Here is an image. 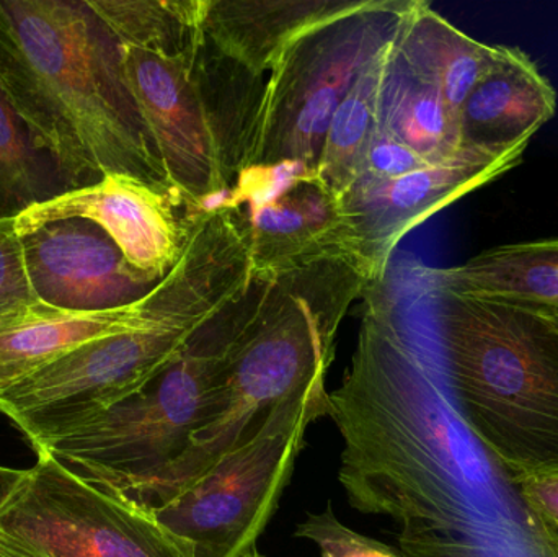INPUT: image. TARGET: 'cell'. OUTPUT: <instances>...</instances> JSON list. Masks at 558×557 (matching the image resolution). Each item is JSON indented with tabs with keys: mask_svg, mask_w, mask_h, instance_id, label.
I'll return each instance as SVG.
<instances>
[{
	"mask_svg": "<svg viewBox=\"0 0 558 557\" xmlns=\"http://www.w3.org/2000/svg\"><path fill=\"white\" fill-rule=\"evenodd\" d=\"M383 283L364 293L350 368L328 395L351 507L392 519L402 538L521 516L513 484L465 428L442 360Z\"/></svg>",
	"mask_w": 558,
	"mask_h": 557,
	"instance_id": "1",
	"label": "cell"
},
{
	"mask_svg": "<svg viewBox=\"0 0 558 557\" xmlns=\"http://www.w3.org/2000/svg\"><path fill=\"white\" fill-rule=\"evenodd\" d=\"M0 84L72 190L118 173L175 193L123 45L88 0H0Z\"/></svg>",
	"mask_w": 558,
	"mask_h": 557,
	"instance_id": "2",
	"label": "cell"
},
{
	"mask_svg": "<svg viewBox=\"0 0 558 557\" xmlns=\"http://www.w3.org/2000/svg\"><path fill=\"white\" fill-rule=\"evenodd\" d=\"M252 280L244 245L226 229L198 225L128 327L75 347L0 395L35 451L51 450L172 365L190 340Z\"/></svg>",
	"mask_w": 558,
	"mask_h": 557,
	"instance_id": "3",
	"label": "cell"
},
{
	"mask_svg": "<svg viewBox=\"0 0 558 557\" xmlns=\"http://www.w3.org/2000/svg\"><path fill=\"white\" fill-rule=\"evenodd\" d=\"M371 287L369 271L347 254L324 255L268 277L228 379L185 453L124 497L160 509L255 437L279 405L327 391L341 320Z\"/></svg>",
	"mask_w": 558,
	"mask_h": 557,
	"instance_id": "4",
	"label": "cell"
},
{
	"mask_svg": "<svg viewBox=\"0 0 558 557\" xmlns=\"http://www.w3.org/2000/svg\"><path fill=\"white\" fill-rule=\"evenodd\" d=\"M432 291L439 353L465 428L510 480L558 468V330L521 304Z\"/></svg>",
	"mask_w": 558,
	"mask_h": 557,
	"instance_id": "5",
	"label": "cell"
},
{
	"mask_svg": "<svg viewBox=\"0 0 558 557\" xmlns=\"http://www.w3.org/2000/svg\"><path fill=\"white\" fill-rule=\"evenodd\" d=\"M265 283L267 277L254 274L172 365L48 451L82 480L120 496L179 460L228 379Z\"/></svg>",
	"mask_w": 558,
	"mask_h": 557,
	"instance_id": "6",
	"label": "cell"
},
{
	"mask_svg": "<svg viewBox=\"0 0 558 557\" xmlns=\"http://www.w3.org/2000/svg\"><path fill=\"white\" fill-rule=\"evenodd\" d=\"M412 2L383 0L376 9L315 29L282 51L258 88L239 172L286 160L315 169L338 105L367 62L396 36Z\"/></svg>",
	"mask_w": 558,
	"mask_h": 557,
	"instance_id": "7",
	"label": "cell"
},
{
	"mask_svg": "<svg viewBox=\"0 0 558 557\" xmlns=\"http://www.w3.org/2000/svg\"><path fill=\"white\" fill-rule=\"evenodd\" d=\"M328 412L327 391L279 405L255 437L154 510L157 519L189 542L195 557H244L277 512L308 425Z\"/></svg>",
	"mask_w": 558,
	"mask_h": 557,
	"instance_id": "8",
	"label": "cell"
},
{
	"mask_svg": "<svg viewBox=\"0 0 558 557\" xmlns=\"http://www.w3.org/2000/svg\"><path fill=\"white\" fill-rule=\"evenodd\" d=\"M0 507V533L43 557H195L154 510L94 486L51 451H36Z\"/></svg>",
	"mask_w": 558,
	"mask_h": 557,
	"instance_id": "9",
	"label": "cell"
},
{
	"mask_svg": "<svg viewBox=\"0 0 558 557\" xmlns=\"http://www.w3.org/2000/svg\"><path fill=\"white\" fill-rule=\"evenodd\" d=\"M205 39L179 55L123 45L128 84L156 141L170 186L190 213L232 185L199 65Z\"/></svg>",
	"mask_w": 558,
	"mask_h": 557,
	"instance_id": "10",
	"label": "cell"
},
{
	"mask_svg": "<svg viewBox=\"0 0 558 557\" xmlns=\"http://www.w3.org/2000/svg\"><path fill=\"white\" fill-rule=\"evenodd\" d=\"M231 209L241 218L257 275L270 277L338 252L354 254L341 196L307 164L241 170L231 185Z\"/></svg>",
	"mask_w": 558,
	"mask_h": 557,
	"instance_id": "11",
	"label": "cell"
},
{
	"mask_svg": "<svg viewBox=\"0 0 558 557\" xmlns=\"http://www.w3.org/2000/svg\"><path fill=\"white\" fill-rule=\"evenodd\" d=\"M526 149L501 154L461 149L396 179L357 180L341 196L354 255L384 281L390 255L410 231L520 166Z\"/></svg>",
	"mask_w": 558,
	"mask_h": 557,
	"instance_id": "12",
	"label": "cell"
},
{
	"mask_svg": "<svg viewBox=\"0 0 558 557\" xmlns=\"http://www.w3.org/2000/svg\"><path fill=\"white\" fill-rule=\"evenodd\" d=\"M180 206L186 208L175 193L111 173L97 185L33 206L16 218L15 228L23 235L46 222L88 219L113 239L136 270L160 281L182 257L195 218L180 215Z\"/></svg>",
	"mask_w": 558,
	"mask_h": 557,
	"instance_id": "13",
	"label": "cell"
},
{
	"mask_svg": "<svg viewBox=\"0 0 558 557\" xmlns=\"http://www.w3.org/2000/svg\"><path fill=\"white\" fill-rule=\"evenodd\" d=\"M20 238L33 291L54 310H120L143 300L160 283L136 270L113 239L88 219L46 222Z\"/></svg>",
	"mask_w": 558,
	"mask_h": 557,
	"instance_id": "14",
	"label": "cell"
},
{
	"mask_svg": "<svg viewBox=\"0 0 558 557\" xmlns=\"http://www.w3.org/2000/svg\"><path fill=\"white\" fill-rule=\"evenodd\" d=\"M383 0H208L205 35L222 58L264 78L282 51L302 36Z\"/></svg>",
	"mask_w": 558,
	"mask_h": 557,
	"instance_id": "15",
	"label": "cell"
},
{
	"mask_svg": "<svg viewBox=\"0 0 558 557\" xmlns=\"http://www.w3.org/2000/svg\"><path fill=\"white\" fill-rule=\"evenodd\" d=\"M556 111V88L536 62L523 49L501 45L497 64L459 111L461 149L501 154L527 147Z\"/></svg>",
	"mask_w": 558,
	"mask_h": 557,
	"instance_id": "16",
	"label": "cell"
},
{
	"mask_svg": "<svg viewBox=\"0 0 558 557\" xmlns=\"http://www.w3.org/2000/svg\"><path fill=\"white\" fill-rule=\"evenodd\" d=\"M500 55L501 45H485L465 35L423 0H413L397 29V64L410 77L438 88L458 117Z\"/></svg>",
	"mask_w": 558,
	"mask_h": 557,
	"instance_id": "17",
	"label": "cell"
},
{
	"mask_svg": "<svg viewBox=\"0 0 558 557\" xmlns=\"http://www.w3.org/2000/svg\"><path fill=\"white\" fill-rule=\"evenodd\" d=\"M425 274L428 290L558 313V235L498 245Z\"/></svg>",
	"mask_w": 558,
	"mask_h": 557,
	"instance_id": "18",
	"label": "cell"
},
{
	"mask_svg": "<svg viewBox=\"0 0 558 557\" xmlns=\"http://www.w3.org/2000/svg\"><path fill=\"white\" fill-rule=\"evenodd\" d=\"M137 310L140 301L104 313H68L41 303L0 319V395L75 347L120 332Z\"/></svg>",
	"mask_w": 558,
	"mask_h": 557,
	"instance_id": "19",
	"label": "cell"
},
{
	"mask_svg": "<svg viewBox=\"0 0 558 557\" xmlns=\"http://www.w3.org/2000/svg\"><path fill=\"white\" fill-rule=\"evenodd\" d=\"M393 56L396 36L360 72L338 105L325 134L315 175L338 196H343L356 182L364 153L379 131Z\"/></svg>",
	"mask_w": 558,
	"mask_h": 557,
	"instance_id": "20",
	"label": "cell"
},
{
	"mask_svg": "<svg viewBox=\"0 0 558 557\" xmlns=\"http://www.w3.org/2000/svg\"><path fill=\"white\" fill-rule=\"evenodd\" d=\"M380 128L428 164L441 162L461 150L458 113L438 88L403 72L396 56L384 94Z\"/></svg>",
	"mask_w": 558,
	"mask_h": 557,
	"instance_id": "21",
	"label": "cell"
},
{
	"mask_svg": "<svg viewBox=\"0 0 558 557\" xmlns=\"http://www.w3.org/2000/svg\"><path fill=\"white\" fill-rule=\"evenodd\" d=\"M72 192L54 157L43 149L0 84V218Z\"/></svg>",
	"mask_w": 558,
	"mask_h": 557,
	"instance_id": "22",
	"label": "cell"
},
{
	"mask_svg": "<svg viewBox=\"0 0 558 557\" xmlns=\"http://www.w3.org/2000/svg\"><path fill=\"white\" fill-rule=\"evenodd\" d=\"M121 45L179 55L205 39L208 0H88Z\"/></svg>",
	"mask_w": 558,
	"mask_h": 557,
	"instance_id": "23",
	"label": "cell"
},
{
	"mask_svg": "<svg viewBox=\"0 0 558 557\" xmlns=\"http://www.w3.org/2000/svg\"><path fill=\"white\" fill-rule=\"evenodd\" d=\"M403 557H558V530L524 510L459 532L399 538Z\"/></svg>",
	"mask_w": 558,
	"mask_h": 557,
	"instance_id": "24",
	"label": "cell"
},
{
	"mask_svg": "<svg viewBox=\"0 0 558 557\" xmlns=\"http://www.w3.org/2000/svg\"><path fill=\"white\" fill-rule=\"evenodd\" d=\"M294 536L314 543L320 557H403L390 546L348 529L330 502L320 512H308L295 526Z\"/></svg>",
	"mask_w": 558,
	"mask_h": 557,
	"instance_id": "25",
	"label": "cell"
},
{
	"mask_svg": "<svg viewBox=\"0 0 558 557\" xmlns=\"http://www.w3.org/2000/svg\"><path fill=\"white\" fill-rule=\"evenodd\" d=\"M16 218H0V319L20 316L39 306L29 283Z\"/></svg>",
	"mask_w": 558,
	"mask_h": 557,
	"instance_id": "26",
	"label": "cell"
},
{
	"mask_svg": "<svg viewBox=\"0 0 558 557\" xmlns=\"http://www.w3.org/2000/svg\"><path fill=\"white\" fill-rule=\"evenodd\" d=\"M429 166L418 154L379 128L361 160L357 180H387ZM354 182V183H356ZM353 183V185H354Z\"/></svg>",
	"mask_w": 558,
	"mask_h": 557,
	"instance_id": "27",
	"label": "cell"
},
{
	"mask_svg": "<svg viewBox=\"0 0 558 557\" xmlns=\"http://www.w3.org/2000/svg\"><path fill=\"white\" fill-rule=\"evenodd\" d=\"M511 484L526 512L558 530V468L517 474Z\"/></svg>",
	"mask_w": 558,
	"mask_h": 557,
	"instance_id": "28",
	"label": "cell"
},
{
	"mask_svg": "<svg viewBox=\"0 0 558 557\" xmlns=\"http://www.w3.org/2000/svg\"><path fill=\"white\" fill-rule=\"evenodd\" d=\"M23 476H25V471L0 467V507L12 496Z\"/></svg>",
	"mask_w": 558,
	"mask_h": 557,
	"instance_id": "29",
	"label": "cell"
},
{
	"mask_svg": "<svg viewBox=\"0 0 558 557\" xmlns=\"http://www.w3.org/2000/svg\"><path fill=\"white\" fill-rule=\"evenodd\" d=\"M0 557H43L20 545L15 540L0 533Z\"/></svg>",
	"mask_w": 558,
	"mask_h": 557,
	"instance_id": "30",
	"label": "cell"
},
{
	"mask_svg": "<svg viewBox=\"0 0 558 557\" xmlns=\"http://www.w3.org/2000/svg\"><path fill=\"white\" fill-rule=\"evenodd\" d=\"M534 310V307H533ZM537 311H541V313L544 314V316L547 317V319L550 320V324H553L554 327H556V329L558 330V313H556V311H543V310H537Z\"/></svg>",
	"mask_w": 558,
	"mask_h": 557,
	"instance_id": "31",
	"label": "cell"
},
{
	"mask_svg": "<svg viewBox=\"0 0 558 557\" xmlns=\"http://www.w3.org/2000/svg\"><path fill=\"white\" fill-rule=\"evenodd\" d=\"M244 557H265V556L262 555V553L258 552L257 548H254V549H252V552H248L247 555H245Z\"/></svg>",
	"mask_w": 558,
	"mask_h": 557,
	"instance_id": "32",
	"label": "cell"
}]
</instances>
